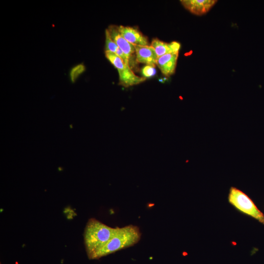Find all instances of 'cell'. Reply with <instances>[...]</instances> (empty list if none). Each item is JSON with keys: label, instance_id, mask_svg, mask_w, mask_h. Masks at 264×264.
<instances>
[{"label": "cell", "instance_id": "cell-2", "mask_svg": "<svg viewBox=\"0 0 264 264\" xmlns=\"http://www.w3.org/2000/svg\"><path fill=\"white\" fill-rule=\"evenodd\" d=\"M228 201L240 212L264 224V214L257 207L251 199L240 190L231 187L228 195Z\"/></svg>", "mask_w": 264, "mask_h": 264}, {"label": "cell", "instance_id": "cell-4", "mask_svg": "<svg viewBox=\"0 0 264 264\" xmlns=\"http://www.w3.org/2000/svg\"><path fill=\"white\" fill-rule=\"evenodd\" d=\"M111 39L123 52L129 60L131 68L136 69L137 62L136 59L134 46L129 43L120 34L118 26L110 25L107 29Z\"/></svg>", "mask_w": 264, "mask_h": 264}, {"label": "cell", "instance_id": "cell-8", "mask_svg": "<svg viewBox=\"0 0 264 264\" xmlns=\"http://www.w3.org/2000/svg\"><path fill=\"white\" fill-rule=\"evenodd\" d=\"M214 0H181L183 6L191 13L200 15L206 13L214 5Z\"/></svg>", "mask_w": 264, "mask_h": 264}, {"label": "cell", "instance_id": "cell-6", "mask_svg": "<svg viewBox=\"0 0 264 264\" xmlns=\"http://www.w3.org/2000/svg\"><path fill=\"white\" fill-rule=\"evenodd\" d=\"M134 46L137 62L155 67L156 65L158 56L154 48L151 45Z\"/></svg>", "mask_w": 264, "mask_h": 264}, {"label": "cell", "instance_id": "cell-5", "mask_svg": "<svg viewBox=\"0 0 264 264\" xmlns=\"http://www.w3.org/2000/svg\"><path fill=\"white\" fill-rule=\"evenodd\" d=\"M118 29L121 35L132 45H149L147 37L145 36L136 27L119 25Z\"/></svg>", "mask_w": 264, "mask_h": 264}, {"label": "cell", "instance_id": "cell-1", "mask_svg": "<svg viewBox=\"0 0 264 264\" xmlns=\"http://www.w3.org/2000/svg\"><path fill=\"white\" fill-rule=\"evenodd\" d=\"M141 236L137 226L112 228L91 218L86 225L84 239L88 257L93 260L133 246Z\"/></svg>", "mask_w": 264, "mask_h": 264}, {"label": "cell", "instance_id": "cell-11", "mask_svg": "<svg viewBox=\"0 0 264 264\" xmlns=\"http://www.w3.org/2000/svg\"><path fill=\"white\" fill-rule=\"evenodd\" d=\"M156 70L154 66L146 65L142 69V73L145 78L151 77L155 75Z\"/></svg>", "mask_w": 264, "mask_h": 264}, {"label": "cell", "instance_id": "cell-10", "mask_svg": "<svg viewBox=\"0 0 264 264\" xmlns=\"http://www.w3.org/2000/svg\"><path fill=\"white\" fill-rule=\"evenodd\" d=\"M106 35V51L112 52L116 53L118 50L120 48L115 42L111 39L107 30L105 31Z\"/></svg>", "mask_w": 264, "mask_h": 264}, {"label": "cell", "instance_id": "cell-9", "mask_svg": "<svg viewBox=\"0 0 264 264\" xmlns=\"http://www.w3.org/2000/svg\"><path fill=\"white\" fill-rule=\"evenodd\" d=\"M150 45L154 48L158 57L167 53H178L180 47L178 42L173 41L167 43L157 38L152 40Z\"/></svg>", "mask_w": 264, "mask_h": 264}, {"label": "cell", "instance_id": "cell-3", "mask_svg": "<svg viewBox=\"0 0 264 264\" xmlns=\"http://www.w3.org/2000/svg\"><path fill=\"white\" fill-rule=\"evenodd\" d=\"M105 56L117 69L119 85L128 88L141 83L146 80V78L135 75L130 66L126 64L123 60L115 53L105 51Z\"/></svg>", "mask_w": 264, "mask_h": 264}, {"label": "cell", "instance_id": "cell-7", "mask_svg": "<svg viewBox=\"0 0 264 264\" xmlns=\"http://www.w3.org/2000/svg\"><path fill=\"white\" fill-rule=\"evenodd\" d=\"M178 53H170L158 57L156 65L162 73L167 77L174 73Z\"/></svg>", "mask_w": 264, "mask_h": 264}]
</instances>
